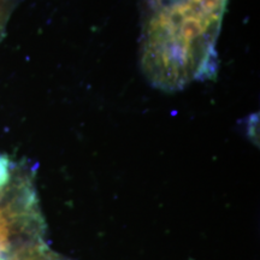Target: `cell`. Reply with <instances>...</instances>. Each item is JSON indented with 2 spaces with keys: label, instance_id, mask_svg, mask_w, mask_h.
<instances>
[{
  "label": "cell",
  "instance_id": "1",
  "mask_svg": "<svg viewBox=\"0 0 260 260\" xmlns=\"http://www.w3.org/2000/svg\"><path fill=\"white\" fill-rule=\"evenodd\" d=\"M228 0H141L140 64L152 86L175 92L213 71Z\"/></svg>",
  "mask_w": 260,
  "mask_h": 260
},
{
  "label": "cell",
  "instance_id": "2",
  "mask_svg": "<svg viewBox=\"0 0 260 260\" xmlns=\"http://www.w3.org/2000/svg\"><path fill=\"white\" fill-rule=\"evenodd\" d=\"M34 254L31 252H25V253H21L18 254L14 260H34Z\"/></svg>",
  "mask_w": 260,
  "mask_h": 260
}]
</instances>
